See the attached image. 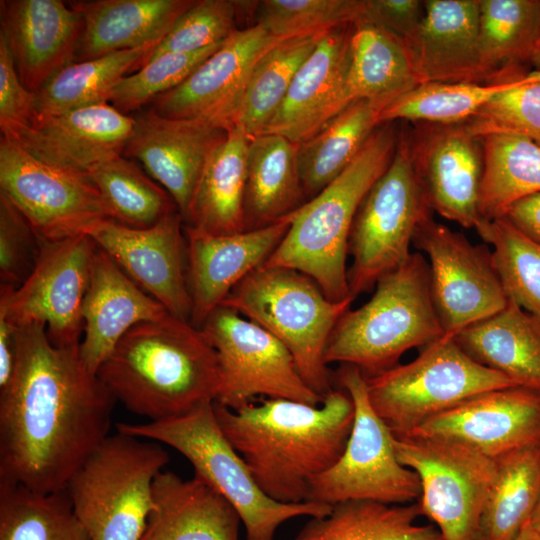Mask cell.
I'll return each instance as SVG.
<instances>
[{"label":"cell","mask_w":540,"mask_h":540,"mask_svg":"<svg viewBox=\"0 0 540 540\" xmlns=\"http://www.w3.org/2000/svg\"><path fill=\"white\" fill-rule=\"evenodd\" d=\"M420 515L418 502L347 501L309 517L293 540H443L438 528L415 523Z\"/></svg>","instance_id":"e575fe53"},{"label":"cell","mask_w":540,"mask_h":540,"mask_svg":"<svg viewBox=\"0 0 540 540\" xmlns=\"http://www.w3.org/2000/svg\"><path fill=\"white\" fill-rule=\"evenodd\" d=\"M325 32L283 38L262 55L249 76L234 127L250 138L262 133Z\"/></svg>","instance_id":"ab89813d"},{"label":"cell","mask_w":540,"mask_h":540,"mask_svg":"<svg viewBox=\"0 0 540 540\" xmlns=\"http://www.w3.org/2000/svg\"><path fill=\"white\" fill-rule=\"evenodd\" d=\"M168 461L156 441L118 431L87 457L64 491L90 540H140Z\"/></svg>","instance_id":"ba28073f"},{"label":"cell","mask_w":540,"mask_h":540,"mask_svg":"<svg viewBox=\"0 0 540 540\" xmlns=\"http://www.w3.org/2000/svg\"><path fill=\"white\" fill-rule=\"evenodd\" d=\"M475 230L493 248V263L508 298L540 320V244L504 217L481 219Z\"/></svg>","instance_id":"7bdbcfd3"},{"label":"cell","mask_w":540,"mask_h":540,"mask_svg":"<svg viewBox=\"0 0 540 540\" xmlns=\"http://www.w3.org/2000/svg\"><path fill=\"white\" fill-rule=\"evenodd\" d=\"M251 138L238 126L209 155L184 218V225L209 235L244 231L247 152Z\"/></svg>","instance_id":"4dcf8cb0"},{"label":"cell","mask_w":540,"mask_h":540,"mask_svg":"<svg viewBox=\"0 0 540 540\" xmlns=\"http://www.w3.org/2000/svg\"><path fill=\"white\" fill-rule=\"evenodd\" d=\"M241 523L234 507L200 477L162 470L140 540H239Z\"/></svg>","instance_id":"83f0119b"},{"label":"cell","mask_w":540,"mask_h":540,"mask_svg":"<svg viewBox=\"0 0 540 540\" xmlns=\"http://www.w3.org/2000/svg\"><path fill=\"white\" fill-rule=\"evenodd\" d=\"M133 126V116L103 102L38 117L28 125L1 123L0 129L1 136L33 157L87 174L97 164L123 155Z\"/></svg>","instance_id":"ffe728a7"},{"label":"cell","mask_w":540,"mask_h":540,"mask_svg":"<svg viewBox=\"0 0 540 540\" xmlns=\"http://www.w3.org/2000/svg\"><path fill=\"white\" fill-rule=\"evenodd\" d=\"M0 540H90L65 491L0 481Z\"/></svg>","instance_id":"60d3db41"},{"label":"cell","mask_w":540,"mask_h":540,"mask_svg":"<svg viewBox=\"0 0 540 540\" xmlns=\"http://www.w3.org/2000/svg\"><path fill=\"white\" fill-rule=\"evenodd\" d=\"M424 11V1L365 0L361 23L384 27L409 45L420 28Z\"/></svg>","instance_id":"f907efd6"},{"label":"cell","mask_w":540,"mask_h":540,"mask_svg":"<svg viewBox=\"0 0 540 540\" xmlns=\"http://www.w3.org/2000/svg\"><path fill=\"white\" fill-rule=\"evenodd\" d=\"M353 30V24H346L322 35L261 134L280 135L300 144L349 105L346 79Z\"/></svg>","instance_id":"cb8c5ba5"},{"label":"cell","mask_w":540,"mask_h":540,"mask_svg":"<svg viewBox=\"0 0 540 540\" xmlns=\"http://www.w3.org/2000/svg\"><path fill=\"white\" fill-rule=\"evenodd\" d=\"M463 122L478 138L509 134L540 146V71L528 73L520 84L500 94Z\"/></svg>","instance_id":"f6af8a7d"},{"label":"cell","mask_w":540,"mask_h":540,"mask_svg":"<svg viewBox=\"0 0 540 540\" xmlns=\"http://www.w3.org/2000/svg\"><path fill=\"white\" fill-rule=\"evenodd\" d=\"M336 377L353 400L354 422L342 455L310 481L305 501L329 506L347 501L413 503L421 496L420 479L398 460L394 436L369 401L366 377L347 364Z\"/></svg>","instance_id":"30bf717a"},{"label":"cell","mask_w":540,"mask_h":540,"mask_svg":"<svg viewBox=\"0 0 540 540\" xmlns=\"http://www.w3.org/2000/svg\"><path fill=\"white\" fill-rule=\"evenodd\" d=\"M433 213L401 131L389 166L365 195L351 228L347 277L354 298L407 261L418 226Z\"/></svg>","instance_id":"8fae6325"},{"label":"cell","mask_w":540,"mask_h":540,"mask_svg":"<svg viewBox=\"0 0 540 540\" xmlns=\"http://www.w3.org/2000/svg\"><path fill=\"white\" fill-rule=\"evenodd\" d=\"M222 43L195 52L166 53L148 61L115 85L108 102L124 114L151 103L182 83Z\"/></svg>","instance_id":"bcb514c9"},{"label":"cell","mask_w":540,"mask_h":540,"mask_svg":"<svg viewBox=\"0 0 540 540\" xmlns=\"http://www.w3.org/2000/svg\"><path fill=\"white\" fill-rule=\"evenodd\" d=\"M226 134L208 122L163 117L149 108L134 116L123 155L142 163L173 198L184 220L203 167Z\"/></svg>","instance_id":"7402d4cb"},{"label":"cell","mask_w":540,"mask_h":540,"mask_svg":"<svg viewBox=\"0 0 540 540\" xmlns=\"http://www.w3.org/2000/svg\"><path fill=\"white\" fill-rule=\"evenodd\" d=\"M406 364L366 377L369 401L394 437L476 394L517 386L473 360L444 334Z\"/></svg>","instance_id":"9c48e42d"},{"label":"cell","mask_w":540,"mask_h":540,"mask_svg":"<svg viewBox=\"0 0 540 540\" xmlns=\"http://www.w3.org/2000/svg\"><path fill=\"white\" fill-rule=\"evenodd\" d=\"M392 123L380 124L348 167L289 215L290 227L263 267L298 270L331 301L354 298L346 269L349 237L362 200L393 158L399 131Z\"/></svg>","instance_id":"277c9868"},{"label":"cell","mask_w":540,"mask_h":540,"mask_svg":"<svg viewBox=\"0 0 540 540\" xmlns=\"http://www.w3.org/2000/svg\"><path fill=\"white\" fill-rule=\"evenodd\" d=\"M514 540H540V535L527 524Z\"/></svg>","instance_id":"11a10c76"},{"label":"cell","mask_w":540,"mask_h":540,"mask_svg":"<svg viewBox=\"0 0 540 540\" xmlns=\"http://www.w3.org/2000/svg\"><path fill=\"white\" fill-rule=\"evenodd\" d=\"M365 0L257 1V23L270 34L287 38L330 30L363 20Z\"/></svg>","instance_id":"ee69618b"},{"label":"cell","mask_w":540,"mask_h":540,"mask_svg":"<svg viewBox=\"0 0 540 540\" xmlns=\"http://www.w3.org/2000/svg\"><path fill=\"white\" fill-rule=\"evenodd\" d=\"M0 192L26 217L41 241L86 234L98 222L112 219L88 174L43 162L3 136Z\"/></svg>","instance_id":"5bb4252c"},{"label":"cell","mask_w":540,"mask_h":540,"mask_svg":"<svg viewBox=\"0 0 540 540\" xmlns=\"http://www.w3.org/2000/svg\"><path fill=\"white\" fill-rule=\"evenodd\" d=\"M426 255L430 290L444 333L463 329L502 310L508 302L491 250L427 217L412 243Z\"/></svg>","instance_id":"2e32d148"},{"label":"cell","mask_w":540,"mask_h":540,"mask_svg":"<svg viewBox=\"0 0 540 540\" xmlns=\"http://www.w3.org/2000/svg\"><path fill=\"white\" fill-rule=\"evenodd\" d=\"M86 234L170 314L190 321L187 240L178 210L147 228L107 219Z\"/></svg>","instance_id":"ac0fdd59"},{"label":"cell","mask_w":540,"mask_h":540,"mask_svg":"<svg viewBox=\"0 0 540 540\" xmlns=\"http://www.w3.org/2000/svg\"><path fill=\"white\" fill-rule=\"evenodd\" d=\"M528 525L540 535V495Z\"/></svg>","instance_id":"db71d44e"},{"label":"cell","mask_w":540,"mask_h":540,"mask_svg":"<svg viewBox=\"0 0 540 540\" xmlns=\"http://www.w3.org/2000/svg\"><path fill=\"white\" fill-rule=\"evenodd\" d=\"M214 411L260 488L281 503L306 500L310 481L342 455L355 415L344 389L317 405L260 398L236 410L214 402Z\"/></svg>","instance_id":"7a4b0ae2"},{"label":"cell","mask_w":540,"mask_h":540,"mask_svg":"<svg viewBox=\"0 0 540 540\" xmlns=\"http://www.w3.org/2000/svg\"><path fill=\"white\" fill-rule=\"evenodd\" d=\"M123 434L172 447L193 466L194 475L220 493L236 510L245 528V540H274L284 522L300 517H320L331 506L304 501L281 503L258 485L249 467L223 433L214 403L164 421L118 423Z\"/></svg>","instance_id":"8992f818"},{"label":"cell","mask_w":540,"mask_h":540,"mask_svg":"<svg viewBox=\"0 0 540 540\" xmlns=\"http://www.w3.org/2000/svg\"><path fill=\"white\" fill-rule=\"evenodd\" d=\"M1 29L23 85L37 93L74 62L82 22L61 0H1Z\"/></svg>","instance_id":"d4e9b609"},{"label":"cell","mask_w":540,"mask_h":540,"mask_svg":"<svg viewBox=\"0 0 540 540\" xmlns=\"http://www.w3.org/2000/svg\"><path fill=\"white\" fill-rule=\"evenodd\" d=\"M453 338L479 364L517 386L540 390V320L513 300Z\"/></svg>","instance_id":"f546056e"},{"label":"cell","mask_w":540,"mask_h":540,"mask_svg":"<svg viewBox=\"0 0 540 540\" xmlns=\"http://www.w3.org/2000/svg\"><path fill=\"white\" fill-rule=\"evenodd\" d=\"M157 44L73 62L64 67L35 93L38 117L108 102L115 85L132 69L141 68Z\"/></svg>","instance_id":"74e56055"},{"label":"cell","mask_w":540,"mask_h":540,"mask_svg":"<svg viewBox=\"0 0 540 540\" xmlns=\"http://www.w3.org/2000/svg\"><path fill=\"white\" fill-rule=\"evenodd\" d=\"M87 174L112 219L123 225L147 228L178 210L170 194L123 155L97 164Z\"/></svg>","instance_id":"b9f144b4"},{"label":"cell","mask_w":540,"mask_h":540,"mask_svg":"<svg viewBox=\"0 0 540 540\" xmlns=\"http://www.w3.org/2000/svg\"><path fill=\"white\" fill-rule=\"evenodd\" d=\"M96 243L87 234L41 241L34 269L17 288L0 286V311L16 327L39 323L57 347L79 345Z\"/></svg>","instance_id":"9a60e30c"},{"label":"cell","mask_w":540,"mask_h":540,"mask_svg":"<svg viewBox=\"0 0 540 540\" xmlns=\"http://www.w3.org/2000/svg\"><path fill=\"white\" fill-rule=\"evenodd\" d=\"M354 298L331 301L308 275L286 267H259L229 293L230 307L276 337L291 353L306 384L325 397L333 389L325 350Z\"/></svg>","instance_id":"52a82bcc"},{"label":"cell","mask_w":540,"mask_h":540,"mask_svg":"<svg viewBox=\"0 0 540 540\" xmlns=\"http://www.w3.org/2000/svg\"><path fill=\"white\" fill-rule=\"evenodd\" d=\"M241 1L198 0L185 10L152 50L143 66L166 53L199 51L222 43L236 30Z\"/></svg>","instance_id":"7dc6e473"},{"label":"cell","mask_w":540,"mask_h":540,"mask_svg":"<svg viewBox=\"0 0 540 540\" xmlns=\"http://www.w3.org/2000/svg\"><path fill=\"white\" fill-rule=\"evenodd\" d=\"M79 345L55 346L39 323L17 327L14 373L0 390V481L64 491L109 436L116 399Z\"/></svg>","instance_id":"6da1fadb"},{"label":"cell","mask_w":540,"mask_h":540,"mask_svg":"<svg viewBox=\"0 0 540 540\" xmlns=\"http://www.w3.org/2000/svg\"><path fill=\"white\" fill-rule=\"evenodd\" d=\"M298 145L276 134L251 138L247 152L244 231L271 225L307 202L298 166Z\"/></svg>","instance_id":"1f68e13d"},{"label":"cell","mask_w":540,"mask_h":540,"mask_svg":"<svg viewBox=\"0 0 540 540\" xmlns=\"http://www.w3.org/2000/svg\"><path fill=\"white\" fill-rule=\"evenodd\" d=\"M17 360V327L0 311V390L10 382Z\"/></svg>","instance_id":"f5cc1de1"},{"label":"cell","mask_w":540,"mask_h":540,"mask_svg":"<svg viewBox=\"0 0 540 540\" xmlns=\"http://www.w3.org/2000/svg\"><path fill=\"white\" fill-rule=\"evenodd\" d=\"M511 224L540 244V193L513 204L504 215Z\"/></svg>","instance_id":"816d5d0a"},{"label":"cell","mask_w":540,"mask_h":540,"mask_svg":"<svg viewBox=\"0 0 540 540\" xmlns=\"http://www.w3.org/2000/svg\"><path fill=\"white\" fill-rule=\"evenodd\" d=\"M407 435L456 441L495 459L540 440V390L511 386L476 394Z\"/></svg>","instance_id":"44dd1931"},{"label":"cell","mask_w":540,"mask_h":540,"mask_svg":"<svg viewBox=\"0 0 540 540\" xmlns=\"http://www.w3.org/2000/svg\"><path fill=\"white\" fill-rule=\"evenodd\" d=\"M481 59L492 82L512 79L540 42V0H479Z\"/></svg>","instance_id":"8d00e7d4"},{"label":"cell","mask_w":540,"mask_h":540,"mask_svg":"<svg viewBox=\"0 0 540 540\" xmlns=\"http://www.w3.org/2000/svg\"><path fill=\"white\" fill-rule=\"evenodd\" d=\"M192 0H80L69 6L82 28L74 62L159 43Z\"/></svg>","instance_id":"f1b7e54d"},{"label":"cell","mask_w":540,"mask_h":540,"mask_svg":"<svg viewBox=\"0 0 540 540\" xmlns=\"http://www.w3.org/2000/svg\"><path fill=\"white\" fill-rule=\"evenodd\" d=\"M168 313L97 246L82 307L84 338L79 345L81 360L97 374L131 328L160 319Z\"/></svg>","instance_id":"484cf974"},{"label":"cell","mask_w":540,"mask_h":540,"mask_svg":"<svg viewBox=\"0 0 540 540\" xmlns=\"http://www.w3.org/2000/svg\"><path fill=\"white\" fill-rule=\"evenodd\" d=\"M37 118L35 93L23 85L8 41L0 31V124L28 125Z\"/></svg>","instance_id":"681fc988"},{"label":"cell","mask_w":540,"mask_h":540,"mask_svg":"<svg viewBox=\"0 0 540 540\" xmlns=\"http://www.w3.org/2000/svg\"><path fill=\"white\" fill-rule=\"evenodd\" d=\"M422 253H411L399 268L382 276L372 297L350 308L336 323L325 361L357 367L365 377L398 364L412 348H422L444 335Z\"/></svg>","instance_id":"5b68a950"},{"label":"cell","mask_w":540,"mask_h":540,"mask_svg":"<svg viewBox=\"0 0 540 540\" xmlns=\"http://www.w3.org/2000/svg\"><path fill=\"white\" fill-rule=\"evenodd\" d=\"M406 131L412 164L433 212L464 228L482 219L484 169L481 139L464 122H415Z\"/></svg>","instance_id":"e0dca14e"},{"label":"cell","mask_w":540,"mask_h":540,"mask_svg":"<svg viewBox=\"0 0 540 540\" xmlns=\"http://www.w3.org/2000/svg\"><path fill=\"white\" fill-rule=\"evenodd\" d=\"M418 85L413 53L405 40L378 25H354L346 79L349 104L366 99L386 107Z\"/></svg>","instance_id":"d6a6232c"},{"label":"cell","mask_w":540,"mask_h":540,"mask_svg":"<svg viewBox=\"0 0 540 540\" xmlns=\"http://www.w3.org/2000/svg\"><path fill=\"white\" fill-rule=\"evenodd\" d=\"M214 349L219 372L215 403L239 409L260 398L320 404L288 349L236 310L218 306L200 328Z\"/></svg>","instance_id":"4fadbf2b"},{"label":"cell","mask_w":540,"mask_h":540,"mask_svg":"<svg viewBox=\"0 0 540 540\" xmlns=\"http://www.w3.org/2000/svg\"><path fill=\"white\" fill-rule=\"evenodd\" d=\"M289 227V215L263 228L227 235L204 234L184 225L191 324L200 329L235 286L267 261Z\"/></svg>","instance_id":"603a6c76"},{"label":"cell","mask_w":540,"mask_h":540,"mask_svg":"<svg viewBox=\"0 0 540 540\" xmlns=\"http://www.w3.org/2000/svg\"><path fill=\"white\" fill-rule=\"evenodd\" d=\"M480 139L484 157L480 215L485 220L502 218L519 200L540 193V146L509 134Z\"/></svg>","instance_id":"f35d334b"},{"label":"cell","mask_w":540,"mask_h":540,"mask_svg":"<svg viewBox=\"0 0 540 540\" xmlns=\"http://www.w3.org/2000/svg\"><path fill=\"white\" fill-rule=\"evenodd\" d=\"M129 411L164 421L214 403L216 353L201 329L168 313L131 328L97 371Z\"/></svg>","instance_id":"3957f363"},{"label":"cell","mask_w":540,"mask_h":540,"mask_svg":"<svg viewBox=\"0 0 540 540\" xmlns=\"http://www.w3.org/2000/svg\"><path fill=\"white\" fill-rule=\"evenodd\" d=\"M41 240L20 210L0 192L1 285L17 288L35 267Z\"/></svg>","instance_id":"c3c4849f"},{"label":"cell","mask_w":540,"mask_h":540,"mask_svg":"<svg viewBox=\"0 0 540 540\" xmlns=\"http://www.w3.org/2000/svg\"><path fill=\"white\" fill-rule=\"evenodd\" d=\"M530 63L534 66L535 71H540V42L531 56Z\"/></svg>","instance_id":"9f6ffc18"},{"label":"cell","mask_w":540,"mask_h":540,"mask_svg":"<svg viewBox=\"0 0 540 540\" xmlns=\"http://www.w3.org/2000/svg\"><path fill=\"white\" fill-rule=\"evenodd\" d=\"M384 106L351 102L318 133L298 145V166L307 201L333 182L354 160L380 123Z\"/></svg>","instance_id":"836d02e7"},{"label":"cell","mask_w":540,"mask_h":540,"mask_svg":"<svg viewBox=\"0 0 540 540\" xmlns=\"http://www.w3.org/2000/svg\"><path fill=\"white\" fill-rule=\"evenodd\" d=\"M409 44L420 84L492 82L481 59L479 0H427Z\"/></svg>","instance_id":"4316f807"},{"label":"cell","mask_w":540,"mask_h":540,"mask_svg":"<svg viewBox=\"0 0 540 540\" xmlns=\"http://www.w3.org/2000/svg\"><path fill=\"white\" fill-rule=\"evenodd\" d=\"M281 39L259 24L234 30L182 83L156 97L150 109L163 117L202 120L228 131L234 127L252 69Z\"/></svg>","instance_id":"d6986e66"},{"label":"cell","mask_w":540,"mask_h":540,"mask_svg":"<svg viewBox=\"0 0 540 540\" xmlns=\"http://www.w3.org/2000/svg\"><path fill=\"white\" fill-rule=\"evenodd\" d=\"M394 449L400 463L417 473L422 515L443 540H480L495 460L456 441L419 435L394 437Z\"/></svg>","instance_id":"7c38bea8"},{"label":"cell","mask_w":540,"mask_h":540,"mask_svg":"<svg viewBox=\"0 0 540 540\" xmlns=\"http://www.w3.org/2000/svg\"><path fill=\"white\" fill-rule=\"evenodd\" d=\"M494 460L496 477L482 513L480 540H514L529 523L540 495V440Z\"/></svg>","instance_id":"d590c367"}]
</instances>
